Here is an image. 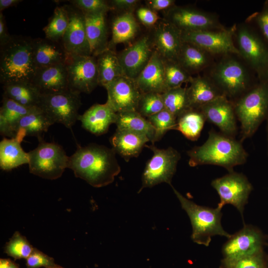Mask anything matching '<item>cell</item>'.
Wrapping results in <instances>:
<instances>
[{"label":"cell","instance_id":"cell-1","mask_svg":"<svg viewBox=\"0 0 268 268\" xmlns=\"http://www.w3.org/2000/svg\"><path fill=\"white\" fill-rule=\"evenodd\" d=\"M113 148L95 143L78 146L70 157L68 168L75 176L92 187L100 188L112 183L121 171Z\"/></svg>","mask_w":268,"mask_h":268},{"label":"cell","instance_id":"cell-2","mask_svg":"<svg viewBox=\"0 0 268 268\" xmlns=\"http://www.w3.org/2000/svg\"><path fill=\"white\" fill-rule=\"evenodd\" d=\"M191 167L214 165L223 167L229 172L234 167L244 164L248 154L242 142L211 129L206 140L202 145L187 151Z\"/></svg>","mask_w":268,"mask_h":268},{"label":"cell","instance_id":"cell-3","mask_svg":"<svg viewBox=\"0 0 268 268\" xmlns=\"http://www.w3.org/2000/svg\"><path fill=\"white\" fill-rule=\"evenodd\" d=\"M33 57V39L12 36L0 47V81L3 85L32 82L37 70Z\"/></svg>","mask_w":268,"mask_h":268},{"label":"cell","instance_id":"cell-4","mask_svg":"<svg viewBox=\"0 0 268 268\" xmlns=\"http://www.w3.org/2000/svg\"><path fill=\"white\" fill-rule=\"evenodd\" d=\"M171 186L182 208L190 219L192 226L191 239L194 242L208 246L214 236H225L227 238L231 237V235L225 231L221 225L222 207L218 205L213 208L198 205Z\"/></svg>","mask_w":268,"mask_h":268},{"label":"cell","instance_id":"cell-5","mask_svg":"<svg viewBox=\"0 0 268 268\" xmlns=\"http://www.w3.org/2000/svg\"><path fill=\"white\" fill-rule=\"evenodd\" d=\"M241 142L251 137L268 115V81L262 80L234 105Z\"/></svg>","mask_w":268,"mask_h":268},{"label":"cell","instance_id":"cell-6","mask_svg":"<svg viewBox=\"0 0 268 268\" xmlns=\"http://www.w3.org/2000/svg\"><path fill=\"white\" fill-rule=\"evenodd\" d=\"M38 140L37 147L28 152L30 173L48 180L59 178L68 168L69 157L60 145Z\"/></svg>","mask_w":268,"mask_h":268},{"label":"cell","instance_id":"cell-7","mask_svg":"<svg viewBox=\"0 0 268 268\" xmlns=\"http://www.w3.org/2000/svg\"><path fill=\"white\" fill-rule=\"evenodd\" d=\"M145 146L150 149L153 154L146 163L138 193L144 188H151L162 183L171 186L172 178L181 159L180 153L172 147L160 149L152 144Z\"/></svg>","mask_w":268,"mask_h":268},{"label":"cell","instance_id":"cell-8","mask_svg":"<svg viewBox=\"0 0 268 268\" xmlns=\"http://www.w3.org/2000/svg\"><path fill=\"white\" fill-rule=\"evenodd\" d=\"M80 94L68 89L41 95L38 107L54 124L60 123L71 129L79 116L78 110L81 105Z\"/></svg>","mask_w":268,"mask_h":268},{"label":"cell","instance_id":"cell-9","mask_svg":"<svg viewBox=\"0 0 268 268\" xmlns=\"http://www.w3.org/2000/svg\"><path fill=\"white\" fill-rule=\"evenodd\" d=\"M211 185L219 196L220 202L218 205L223 207L225 204H232L243 217L245 205L253 189L246 176L233 171L214 179Z\"/></svg>","mask_w":268,"mask_h":268},{"label":"cell","instance_id":"cell-10","mask_svg":"<svg viewBox=\"0 0 268 268\" xmlns=\"http://www.w3.org/2000/svg\"><path fill=\"white\" fill-rule=\"evenodd\" d=\"M66 65L69 89L79 93L89 94L99 85L95 57L69 56Z\"/></svg>","mask_w":268,"mask_h":268},{"label":"cell","instance_id":"cell-11","mask_svg":"<svg viewBox=\"0 0 268 268\" xmlns=\"http://www.w3.org/2000/svg\"><path fill=\"white\" fill-rule=\"evenodd\" d=\"M228 239L222 248V261L235 260L263 252V234L253 226L245 225L242 229Z\"/></svg>","mask_w":268,"mask_h":268},{"label":"cell","instance_id":"cell-12","mask_svg":"<svg viewBox=\"0 0 268 268\" xmlns=\"http://www.w3.org/2000/svg\"><path fill=\"white\" fill-rule=\"evenodd\" d=\"M234 30L182 31L181 39L182 42L194 45L205 52L239 54L238 49L235 47L232 40Z\"/></svg>","mask_w":268,"mask_h":268},{"label":"cell","instance_id":"cell-13","mask_svg":"<svg viewBox=\"0 0 268 268\" xmlns=\"http://www.w3.org/2000/svg\"><path fill=\"white\" fill-rule=\"evenodd\" d=\"M66 7L68 25L61 41L65 51L69 56L91 55L84 14L72 5H66Z\"/></svg>","mask_w":268,"mask_h":268},{"label":"cell","instance_id":"cell-14","mask_svg":"<svg viewBox=\"0 0 268 268\" xmlns=\"http://www.w3.org/2000/svg\"><path fill=\"white\" fill-rule=\"evenodd\" d=\"M105 88L108 94L106 103L116 113L136 111L142 93L135 80L122 75Z\"/></svg>","mask_w":268,"mask_h":268},{"label":"cell","instance_id":"cell-15","mask_svg":"<svg viewBox=\"0 0 268 268\" xmlns=\"http://www.w3.org/2000/svg\"><path fill=\"white\" fill-rule=\"evenodd\" d=\"M200 110L206 121L215 125L222 134L235 138L238 134L237 117L233 104L225 95L202 106Z\"/></svg>","mask_w":268,"mask_h":268},{"label":"cell","instance_id":"cell-16","mask_svg":"<svg viewBox=\"0 0 268 268\" xmlns=\"http://www.w3.org/2000/svg\"><path fill=\"white\" fill-rule=\"evenodd\" d=\"M240 54L266 80L268 71V47L255 33L247 28H242L237 36Z\"/></svg>","mask_w":268,"mask_h":268},{"label":"cell","instance_id":"cell-17","mask_svg":"<svg viewBox=\"0 0 268 268\" xmlns=\"http://www.w3.org/2000/svg\"><path fill=\"white\" fill-rule=\"evenodd\" d=\"M164 19L181 32L210 30L219 27L216 19L209 14L175 5L167 10Z\"/></svg>","mask_w":268,"mask_h":268},{"label":"cell","instance_id":"cell-18","mask_svg":"<svg viewBox=\"0 0 268 268\" xmlns=\"http://www.w3.org/2000/svg\"><path fill=\"white\" fill-rule=\"evenodd\" d=\"M154 50L151 38L143 36L118 55L125 76L135 80L149 62Z\"/></svg>","mask_w":268,"mask_h":268},{"label":"cell","instance_id":"cell-19","mask_svg":"<svg viewBox=\"0 0 268 268\" xmlns=\"http://www.w3.org/2000/svg\"><path fill=\"white\" fill-rule=\"evenodd\" d=\"M218 87L226 96L235 97L247 89L248 78L244 67L234 60L220 63L214 72Z\"/></svg>","mask_w":268,"mask_h":268},{"label":"cell","instance_id":"cell-20","mask_svg":"<svg viewBox=\"0 0 268 268\" xmlns=\"http://www.w3.org/2000/svg\"><path fill=\"white\" fill-rule=\"evenodd\" d=\"M152 47L164 60L177 61L182 44L181 32L170 23L163 19L154 28Z\"/></svg>","mask_w":268,"mask_h":268},{"label":"cell","instance_id":"cell-21","mask_svg":"<svg viewBox=\"0 0 268 268\" xmlns=\"http://www.w3.org/2000/svg\"><path fill=\"white\" fill-rule=\"evenodd\" d=\"M32 83L37 87L42 95L68 90L66 63L37 68Z\"/></svg>","mask_w":268,"mask_h":268},{"label":"cell","instance_id":"cell-22","mask_svg":"<svg viewBox=\"0 0 268 268\" xmlns=\"http://www.w3.org/2000/svg\"><path fill=\"white\" fill-rule=\"evenodd\" d=\"M135 80L142 93L162 94L167 90L163 60L156 51Z\"/></svg>","mask_w":268,"mask_h":268},{"label":"cell","instance_id":"cell-23","mask_svg":"<svg viewBox=\"0 0 268 268\" xmlns=\"http://www.w3.org/2000/svg\"><path fill=\"white\" fill-rule=\"evenodd\" d=\"M116 113L106 102L95 104L87 109L78 120L86 131L96 135L106 133L110 125L116 123Z\"/></svg>","mask_w":268,"mask_h":268},{"label":"cell","instance_id":"cell-24","mask_svg":"<svg viewBox=\"0 0 268 268\" xmlns=\"http://www.w3.org/2000/svg\"><path fill=\"white\" fill-rule=\"evenodd\" d=\"M33 51L37 68L66 64L69 56L61 42L46 38L33 39Z\"/></svg>","mask_w":268,"mask_h":268},{"label":"cell","instance_id":"cell-25","mask_svg":"<svg viewBox=\"0 0 268 268\" xmlns=\"http://www.w3.org/2000/svg\"><path fill=\"white\" fill-rule=\"evenodd\" d=\"M106 14L105 12L84 14L91 55L95 57L109 49Z\"/></svg>","mask_w":268,"mask_h":268},{"label":"cell","instance_id":"cell-26","mask_svg":"<svg viewBox=\"0 0 268 268\" xmlns=\"http://www.w3.org/2000/svg\"><path fill=\"white\" fill-rule=\"evenodd\" d=\"M148 141L149 139L143 135L119 129L110 138L112 148L127 161L137 157Z\"/></svg>","mask_w":268,"mask_h":268},{"label":"cell","instance_id":"cell-27","mask_svg":"<svg viewBox=\"0 0 268 268\" xmlns=\"http://www.w3.org/2000/svg\"><path fill=\"white\" fill-rule=\"evenodd\" d=\"M34 107L23 106L13 100L2 95L0 109V133L4 137L14 138L21 118Z\"/></svg>","mask_w":268,"mask_h":268},{"label":"cell","instance_id":"cell-28","mask_svg":"<svg viewBox=\"0 0 268 268\" xmlns=\"http://www.w3.org/2000/svg\"><path fill=\"white\" fill-rule=\"evenodd\" d=\"M53 124L48 116L39 107H36L21 118L14 137L21 141L26 136L42 138L44 133Z\"/></svg>","mask_w":268,"mask_h":268},{"label":"cell","instance_id":"cell-29","mask_svg":"<svg viewBox=\"0 0 268 268\" xmlns=\"http://www.w3.org/2000/svg\"><path fill=\"white\" fill-rule=\"evenodd\" d=\"M187 88L189 107L200 109L202 106L224 95L220 89L205 78L192 77Z\"/></svg>","mask_w":268,"mask_h":268},{"label":"cell","instance_id":"cell-30","mask_svg":"<svg viewBox=\"0 0 268 268\" xmlns=\"http://www.w3.org/2000/svg\"><path fill=\"white\" fill-rule=\"evenodd\" d=\"M21 141L16 137L3 138L0 142V167L9 171L29 163L28 153L21 146Z\"/></svg>","mask_w":268,"mask_h":268},{"label":"cell","instance_id":"cell-31","mask_svg":"<svg viewBox=\"0 0 268 268\" xmlns=\"http://www.w3.org/2000/svg\"><path fill=\"white\" fill-rule=\"evenodd\" d=\"M96 58L99 85L105 88L118 77L125 75L118 55L107 49Z\"/></svg>","mask_w":268,"mask_h":268},{"label":"cell","instance_id":"cell-32","mask_svg":"<svg viewBox=\"0 0 268 268\" xmlns=\"http://www.w3.org/2000/svg\"><path fill=\"white\" fill-rule=\"evenodd\" d=\"M4 95L29 108L38 107L41 93L32 82H16L3 85Z\"/></svg>","mask_w":268,"mask_h":268},{"label":"cell","instance_id":"cell-33","mask_svg":"<svg viewBox=\"0 0 268 268\" xmlns=\"http://www.w3.org/2000/svg\"><path fill=\"white\" fill-rule=\"evenodd\" d=\"M138 31V25L133 12H125L116 17L112 24V38L109 49L127 43L134 39Z\"/></svg>","mask_w":268,"mask_h":268},{"label":"cell","instance_id":"cell-34","mask_svg":"<svg viewBox=\"0 0 268 268\" xmlns=\"http://www.w3.org/2000/svg\"><path fill=\"white\" fill-rule=\"evenodd\" d=\"M117 129L134 132L146 136L154 144L155 129L148 120L136 111L117 113Z\"/></svg>","mask_w":268,"mask_h":268},{"label":"cell","instance_id":"cell-35","mask_svg":"<svg viewBox=\"0 0 268 268\" xmlns=\"http://www.w3.org/2000/svg\"><path fill=\"white\" fill-rule=\"evenodd\" d=\"M206 119L200 109H189L177 118L176 130L186 138L196 141L200 137Z\"/></svg>","mask_w":268,"mask_h":268},{"label":"cell","instance_id":"cell-36","mask_svg":"<svg viewBox=\"0 0 268 268\" xmlns=\"http://www.w3.org/2000/svg\"><path fill=\"white\" fill-rule=\"evenodd\" d=\"M205 52L194 45L183 42L177 61L190 73L206 65L207 58Z\"/></svg>","mask_w":268,"mask_h":268},{"label":"cell","instance_id":"cell-37","mask_svg":"<svg viewBox=\"0 0 268 268\" xmlns=\"http://www.w3.org/2000/svg\"><path fill=\"white\" fill-rule=\"evenodd\" d=\"M164 109L177 118L189 107L187 88L169 89L162 94Z\"/></svg>","mask_w":268,"mask_h":268},{"label":"cell","instance_id":"cell-38","mask_svg":"<svg viewBox=\"0 0 268 268\" xmlns=\"http://www.w3.org/2000/svg\"><path fill=\"white\" fill-rule=\"evenodd\" d=\"M68 25V15L66 6H57L48 24L43 28L46 38L61 42Z\"/></svg>","mask_w":268,"mask_h":268},{"label":"cell","instance_id":"cell-39","mask_svg":"<svg viewBox=\"0 0 268 268\" xmlns=\"http://www.w3.org/2000/svg\"><path fill=\"white\" fill-rule=\"evenodd\" d=\"M163 62L167 90L180 87L184 83L190 82L192 77L177 61L163 60Z\"/></svg>","mask_w":268,"mask_h":268},{"label":"cell","instance_id":"cell-40","mask_svg":"<svg viewBox=\"0 0 268 268\" xmlns=\"http://www.w3.org/2000/svg\"><path fill=\"white\" fill-rule=\"evenodd\" d=\"M33 249L26 238L16 231L6 243L4 252L15 259H27Z\"/></svg>","mask_w":268,"mask_h":268},{"label":"cell","instance_id":"cell-41","mask_svg":"<svg viewBox=\"0 0 268 268\" xmlns=\"http://www.w3.org/2000/svg\"><path fill=\"white\" fill-rule=\"evenodd\" d=\"M146 119L155 129L154 143L160 140L167 131L176 130L177 118L165 109Z\"/></svg>","mask_w":268,"mask_h":268},{"label":"cell","instance_id":"cell-42","mask_svg":"<svg viewBox=\"0 0 268 268\" xmlns=\"http://www.w3.org/2000/svg\"><path fill=\"white\" fill-rule=\"evenodd\" d=\"M164 109L162 94L156 92L142 93L136 111L145 118Z\"/></svg>","mask_w":268,"mask_h":268},{"label":"cell","instance_id":"cell-43","mask_svg":"<svg viewBox=\"0 0 268 268\" xmlns=\"http://www.w3.org/2000/svg\"><path fill=\"white\" fill-rule=\"evenodd\" d=\"M222 268H268L263 252L235 260L221 262Z\"/></svg>","mask_w":268,"mask_h":268},{"label":"cell","instance_id":"cell-44","mask_svg":"<svg viewBox=\"0 0 268 268\" xmlns=\"http://www.w3.org/2000/svg\"><path fill=\"white\" fill-rule=\"evenodd\" d=\"M69 2L83 14L107 13L111 10L108 2L104 0H72Z\"/></svg>","mask_w":268,"mask_h":268},{"label":"cell","instance_id":"cell-45","mask_svg":"<svg viewBox=\"0 0 268 268\" xmlns=\"http://www.w3.org/2000/svg\"><path fill=\"white\" fill-rule=\"evenodd\" d=\"M26 264L27 268H54L57 266L52 257L35 248L26 259Z\"/></svg>","mask_w":268,"mask_h":268},{"label":"cell","instance_id":"cell-46","mask_svg":"<svg viewBox=\"0 0 268 268\" xmlns=\"http://www.w3.org/2000/svg\"><path fill=\"white\" fill-rule=\"evenodd\" d=\"M136 14L141 23L147 27L154 25L160 19L157 12L147 6H141L138 8L136 11Z\"/></svg>","mask_w":268,"mask_h":268},{"label":"cell","instance_id":"cell-47","mask_svg":"<svg viewBox=\"0 0 268 268\" xmlns=\"http://www.w3.org/2000/svg\"><path fill=\"white\" fill-rule=\"evenodd\" d=\"M255 18L263 35L268 41V0L266 1L262 10L256 14Z\"/></svg>","mask_w":268,"mask_h":268},{"label":"cell","instance_id":"cell-48","mask_svg":"<svg viewBox=\"0 0 268 268\" xmlns=\"http://www.w3.org/2000/svg\"><path fill=\"white\" fill-rule=\"evenodd\" d=\"M140 1L137 0H112L108 2L111 9L123 10L125 12L132 11Z\"/></svg>","mask_w":268,"mask_h":268},{"label":"cell","instance_id":"cell-49","mask_svg":"<svg viewBox=\"0 0 268 268\" xmlns=\"http://www.w3.org/2000/svg\"><path fill=\"white\" fill-rule=\"evenodd\" d=\"M173 0H148L145 1L147 6L155 11L169 9L174 6Z\"/></svg>","mask_w":268,"mask_h":268},{"label":"cell","instance_id":"cell-50","mask_svg":"<svg viewBox=\"0 0 268 268\" xmlns=\"http://www.w3.org/2000/svg\"><path fill=\"white\" fill-rule=\"evenodd\" d=\"M12 36L8 32L4 17L1 12H0V47L7 43Z\"/></svg>","mask_w":268,"mask_h":268},{"label":"cell","instance_id":"cell-51","mask_svg":"<svg viewBox=\"0 0 268 268\" xmlns=\"http://www.w3.org/2000/svg\"><path fill=\"white\" fill-rule=\"evenodd\" d=\"M21 0H0V12L8 7L16 5Z\"/></svg>","mask_w":268,"mask_h":268},{"label":"cell","instance_id":"cell-52","mask_svg":"<svg viewBox=\"0 0 268 268\" xmlns=\"http://www.w3.org/2000/svg\"><path fill=\"white\" fill-rule=\"evenodd\" d=\"M0 268H20L18 265L9 259H0Z\"/></svg>","mask_w":268,"mask_h":268},{"label":"cell","instance_id":"cell-53","mask_svg":"<svg viewBox=\"0 0 268 268\" xmlns=\"http://www.w3.org/2000/svg\"><path fill=\"white\" fill-rule=\"evenodd\" d=\"M54 268H64L62 267L61 266L59 265H57V266Z\"/></svg>","mask_w":268,"mask_h":268},{"label":"cell","instance_id":"cell-54","mask_svg":"<svg viewBox=\"0 0 268 268\" xmlns=\"http://www.w3.org/2000/svg\"><path fill=\"white\" fill-rule=\"evenodd\" d=\"M267 119L268 120V115Z\"/></svg>","mask_w":268,"mask_h":268},{"label":"cell","instance_id":"cell-55","mask_svg":"<svg viewBox=\"0 0 268 268\" xmlns=\"http://www.w3.org/2000/svg\"><path fill=\"white\" fill-rule=\"evenodd\" d=\"M266 80L268 81V71L267 74V79H266Z\"/></svg>","mask_w":268,"mask_h":268}]
</instances>
